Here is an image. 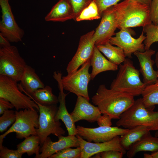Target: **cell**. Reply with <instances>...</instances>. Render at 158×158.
Listing matches in <instances>:
<instances>
[{
	"label": "cell",
	"instance_id": "obj_37",
	"mask_svg": "<svg viewBox=\"0 0 158 158\" xmlns=\"http://www.w3.org/2000/svg\"><path fill=\"white\" fill-rule=\"evenodd\" d=\"M125 154L123 152L116 150H108L97 153L94 158H122Z\"/></svg>",
	"mask_w": 158,
	"mask_h": 158
},
{
	"label": "cell",
	"instance_id": "obj_39",
	"mask_svg": "<svg viewBox=\"0 0 158 158\" xmlns=\"http://www.w3.org/2000/svg\"><path fill=\"white\" fill-rule=\"evenodd\" d=\"M111 119L108 116L103 115L97 121L99 126H111Z\"/></svg>",
	"mask_w": 158,
	"mask_h": 158
},
{
	"label": "cell",
	"instance_id": "obj_40",
	"mask_svg": "<svg viewBox=\"0 0 158 158\" xmlns=\"http://www.w3.org/2000/svg\"><path fill=\"white\" fill-rule=\"evenodd\" d=\"M10 42L6 37L0 33V46L1 48L6 47L11 45Z\"/></svg>",
	"mask_w": 158,
	"mask_h": 158
},
{
	"label": "cell",
	"instance_id": "obj_25",
	"mask_svg": "<svg viewBox=\"0 0 158 158\" xmlns=\"http://www.w3.org/2000/svg\"><path fill=\"white\" fill-rule=\"evenodd\" d=\"M111 63L118 65L123 63L126 59L124 51L121 48L114 46L109 42L104 44L96 45Z\"/></svg>",
	"mask_w": 158,
	"mask_h": 158
},
{
	"label": "cell",
	"instance_id": "obj_12",
	"mask_svg": "<svg viewBox=\"0 0 158 158\" xmlns=\"http://www.w3.org/2000/svg\"><path fill=\"white\" fill-rule=\"evenodd\" d=\"M77 134L89 142L95 143L110 141L115 137L122 136L127 133L128 129L118 126H99L95 128H87L80 126L76 127Z\"/></svg>",
	"mask_w": 158,
	"mask_h": 158
},
{
	"label": "cell",
	"instance_id": "obj_8",
	"mask_svg": "<svg viewBox=\"0 0 158 158\" xmlns=\"http://www.w3.org/2000/svg\"><path fill=\"white\" fill-rule=\"evenodd\" d=\"M39 107V126L36 129L37 135L40 140L41 146L45 140L51 134L58 137L66 133L59 121L55 118L58 108L56 104L44 106L36 103Z\"/></svg>",
	"mask_w": 158,
	"mask_h": 158
},
{
	"label": "cell",
	"instance_id": "obj_15",
	"mask_svg": "<svg viewBox=\"0 0 158 158\" xmlns=\"http://www.w3.org/2000/svg\"><path fill=\"white\" fill-rule=\"evenodd\" d=\"M76 136L81 148L80 158H89L97 153L109 150H118L125 154L127 152L121 145L119 136L108 141L92 143L84 140L78 134Z\"/></svg>",
	"mask_w": 158,
	"mask_h": 158
},
{
	"label": "cell",
	"instance_id": "obj_30",
	"mask_svg": "<svg viewBox=\"0 0 158 158\" xmlns=\"http://www.w3.org/2000/svg\"><path fill=\"white\" fill-rule=\"evenodd\" d=\"M142 30L146 34V38L143 42L145 49L147 50L153 43L158 42V25L150 23L143 27Z\"/></svg>",
	"mask_w": 158,
	"mask_h": 158
},
{
	"label": "cell",
	"instance_id": "obj_34",
	"mask_svg": "<svg viewBox=\"0 0 158 158\" xmlns=\"http://www.w3.org/2000/svg\"><path fill=\"white\" fill-rule=\"evenodd\" d=\"M96 4L101 16L103 12L107 8L115 5L122 0H92Z\"/></svg>",
	"mask_w": 158,
	"mask_h": 158
},
{
	"label": "cell",
	"instance_id": "obj_6",
	"mask_svg": "<svg viewBox=\"0 0 158 158\" xmlns=\"http://www.w3.org/2000/svg\"><path fill=\"white\" fill-rule=\"evenodd\" d=\"M17 83L8 77L0 75V98L9 101L17 111L25 109L39 111L37 104L31 97L22 93Z\"/></svg>",
	"mask_w": 158,
	"mask_h": 158
},
{
	"label": "cell",
	"instance_id": "obj_35",
	"mask_svg": "<svg viewBox=\"0 0 158 158\" xmlns=\"http://www.w3.org/2000/svg\"><path fill=\"white\" fill-rule=\"evenodd\" d=\"M23 154L17 150L9 149L3 146L0 149V158H21Z\"/></svg>",
	"mask_w": 158,
	"mask_h": 158
},
{
	"label": "cell",
	"instance_id": "obj_3",
	"mask_svg": "<svg viewBox=\"0 0 158 158\" xmlns=\"http://www.w3.org/2000/svg\"><path fill=\"white\" fill-rule=\"evenodd\" d=\"M145 106L142 98L137 99L133 105L121 116L116 125L125 128L143 125L151 130H158V111Z\"/></svg>",
	"mask_w": 158,
	"mask_h": 158
},
{
	"label": "cell",
	"instance_id": "obj_10",
	"mask_svg": "<svg viewBox=\"0 0 158 158\" xmlns=\"http://www.w3.org/2000/svg\"><path fill=\"white\" fill-rule=\"evenodd\" d=\"M142 30L141 34L137 38L133 37L135 32L130 28H122L115 34V36L111 37L109 42L113 45L121 48L126 57L132 58V54L137 51L144 52L145 45L143 42L146 38Z\"/></svg>",
	"mask_w": 158,
	"mask_h": 158
},
{
	"label": "cell",
	"instance_id": "obj_41",
	"mask_svg": "<svg viewBox=\"0 0 158 158\" xmlns=\"http://www.w3.org/2000/svg\"><path fill=\"white\" fill-rule=\"evenodd\" d=\"M145 158H158V150L153 152L151 154L145 153L144 155Z\"/></svg>",
	"mask_w": 158,
	"mask_h": 158
},
{
	"label": "cell",
	"instance_id": "obj_33",
	"mask_svg": "<svg viewBox=\"0 0 158 158\" xmlns=\"http://www.w3.org/2000/svg\"><path fill=\"white\" fill-rule=\"evenodd\" d=\"M70 3L74 15V19L79 16L82 11L87 7L92 0H68Z\"/></svg>",
	"mask_w": 158,
	"mask_h": 158
},
{
	"label": "cell",
	"instance_id": "obj_42",
	"mask_svg": "<svg viewBox=\"0 0 158 158\" xmlns=\"http://www.w3.org/2000/svg\"><path fill=\"white\" fill-rule=\"evenodd\" d=\"M141 4L150 6L152 0H133Z\"/></svg>",
	"mask_w": 158,
	"mask_h": 158
},
{
	"label": "cell",
	"instance_id": "obj_2",
	"mask_svg": "<svg viewBox=\"0 0 158 158\" xmlns=\"http://www.w3.org/2000/svg\"><path fill=\"white\" fill-rule=\"evenodd\" d=\"M117 28L142 27L152 23L149 6L133 0H124L113 6Z\"/></svg>",
	"mask_w": 158,
	"mask_h": 158
},
{
	"label": "cell",
	"instance_id": "obj_36",
	"mask_svg": "<svg viewBox=\"0 0 158 158\" xmlns=\"http://www.w3.org/2000/svg\"><path fill=\"white\" fill-rule=\"evenodd\" d=\"M150 19L154 25H158V0H152L149 7Z\"/></svg>",
	"mask_w": 158,
	"mask_h": 158
},
{
	"label": "cell",
	"instance_id": "obj_43",
	"mask_svg": "<svg viewBox=\"0 0 158 158\" xmlns=\"http://www.w3.org/2000/svg\"><path fill=\"white\" fill-rule=\"evenodd\" d=\"M155 63L156 64V66L158 69L157 71L158 73V52L156 54Z\"/></svg>",
	"mask_w": 158,
	"mask_h": 158
},
{
	"label": "cell",
	"instance_id": "obj_32",
	"mask_svg": "<svg viewBox=\"0 0 158 158\" xmlns=\"http://www.w3.org/2000/svg\"><path fill=\"white\" fill-rule=\"evenodd\" d=\"M81 154V148L80 147L75 149L69 147L59 151L48 158H80Z\"/></svg>",
	"mask_w": 158,
	"mask_h": 158
},
{
	"label": "cell",
	"instance_id": "obj_19",
	"mask_svg": "<svg viewBox=\"0 0 158 158\" xmlns=\"http://www.w3.org/2000/svg\"><path fill=\"white\" fill-rule=\"evenodd\" d=\"M155 51L150 49L144 52L137 51L133 53L138 60L139 70L143 77V82L146 85L155 83L158 79V73L153 69L155 61L151 59Z\"/></svg>",
	"mask_w": 158,
	"mask_h": 158
},
{
	"label": "cell",
	"instance_id": "obj_38",
	"mask_svg": "<svg viewBox=\"0 0 158 158\" xmlns=\"http://www.w3.org/2000/svg\"><path fill=\"white\" fill-rule=\"evenodd\" d=\"M14 107L8 101L0 98V114H2L7 110L11 109Z\"/></svg>",
	"mask_w": 158,
	"mask_h": 158
},
{
	"label": "cell",
	"instance_id": "obj_29",
	"mask_svg": "<svg viewBox=\"0 0 158 158\" xmlns=\"http://www.w3.org/2000/svg\"><path fill=\"white\" fill-rule=\"evenodd\" d=\"M101 17L96 4L92 0L88 6L82 11L75 20L78 22L90 20L99 19Z\"/></svg>",
	"mask_w": 158,
	"mask_h": 158
},
{
	"label": "cell",
	"instance_id": "obj_14",
	"mask_svg": "<svg viewBox=\"0 0 158 158\" xmlns=\"http://www.w3.org/2000/svg\"><path fill=\"white\" fill-rule=\"evenodd\" d=\"M102 16L100 23L95 30L93 36L95 45L104 44L109 42L110 38L115 35V31L117 28L113 6L105 10Z\"/></svg>",
	"mask_w": 158,
	"mask_h": 158
},
{
	"label": "cell",
	"instance_id": "obj_22",
	"mask_svg": "<svg viewBox=\"0 0 158 158\" xmlns=\"http://www.w3.org/2000/svg\"><path fill=\"white\" fill-rule=\"evenodd\" d=\"M92 71L90 73L91 80H93L99 73L107 71H116L118 65L106 59L95 45L92 54L90 59Z\"/></svg>",
	"mask_w": 158,
	"mask_h": 158
},
{
	"label": "cell",
	"instance_id": "obj_7",
	"mask_svg": "<svg viewBox=\"0 0 158 158\" xmlns=\"http://www.w3.org/2000/svg\"><path fill=\"white\" fill-rule=\"evenodd\" d=\"M27 64L15 46L0 48V75L20 81Z\"/></svg>",
	"mask_w": 158,
	"mask_h": 158
},
{
	"label": "cell",
	"instance_id": "obj_28",
	"mask_svg": "<svg viewBox=\"0 0 158 158\" xmlns=\"http://www.w3.org/2000/svg\"><path fill=\"white\" fill-rule=\"evenodd\" d=\"M141 95L145 106L154 109L158 105V79L154 83L146 85Z\"/></svg>",
	"mask_w": 158,
	"mask_h": 158
},
{
	"label": "cell",
	"instance_id": "obj_5",
	"mask_svg": "<svg viewBox=\"0 0 158 158\" xmlns=\"http://www.w3.org/2000/svg\"><path fill=\"white\" fill-rule=\"evenodd\" d=\"M16 121L11 126L0 136V149L3 147L4 138L10 133H15L18 139L25 138L32 135H37L36 129L39 126V118L37 110L25 109L15 111Z\"/></svg>",
	"mask_w": 158,
	"mask_h": 158
},
{
	"label": "cell",
	"instance_id": "obj_31",
	"mask_svg": "<svg viewBox=\"0 0 158 158\" xmlns=\"http://www.w3.org/2000/svg\"><path fill=\"white\" fill-rule=\"evenodd\" d=\"M16 121L15 111L8 109L5 111L0 117V132L5 131Z\"/></svg>",
	"mask_w": 158,
	"mask_h": 158
},
{
	"label": "cell",
	"instance_id": "obj_27",
	"mask_svg": "<svg viewBox=\"0 0 158 158\" xmlns=\"http://www.w3.org/2000/svg\"><path fill=\"white\" fill-rule=\"evenodd\" d=\"M40 140L37 135H31L17 145V150L23 154L26 153L29 156L35 154V157L40 154Z\"/></svg>",
	"mask_w": 158,
	"mask_h": 158
},
{
	"label": "cell",
	"instance_id": "obj_44",
	"mask_svg": "<svg viewBox=\"0 0 158 158\" xmlns=\"http://www.w3.org/2000/svg\"><path fill=\"white\" fill-rule=\"evenodd\" d=\"M155 136L158 137V130L156 131L155 133Z\"/></svg>",
	"mask_w": 158,
	"mask_h": 158
},
{
	"label": "cell",
	"instance_id": "obj_16",
	"mask_svg": "<svg viewBox=\"0 0 158 158\" xmlns=\"http://www.w3.org/2000/svg\"><path fill=\"white\" fill-rule=\"evenodd\" d=\"M53 77L58 83L59 91L58 97L59 105L55 117L57 121L61 120L64 124L68 131V135H76L77 131L71 114L68 111L66 105L65 98L68 94L65 93L62 84L61 78L62 74L61 72L55 71Z\"/></svg>",
	"mask_w": 158,
	"mask_h": 158
},
{
	"label": "cell",
	"instance_id": "obj_11",
	"mask_svg": "<svg viewBox=\"0 0 158 158\" xmlns=\"http://www.w3.org/2000/svg\"><path fill=\"white\" fill-rule=\"evenodd\" d=\"M9 0H0L1 12L0 33L10 42H17L22 41L25 32L15 20Z\"/></svg>",
	"mask_w": 158,
	"mask_h": 158
},
{
	"label": "cell",
	"instance_id": "obj_1",
	"mask_svg": "<svg viewBox=\"0 0 158 158\" xmlns=\"http://www.w3.org/2000/svg\"><path fill=\"white\" fill-rule=\"evenodd\" d=\"M92 101L97 105L102 114L111 119H119L121 115L134 103V97L100 85Z\"/></svg>",
	"mask_w": 158,
	"mask_h": 158
},
{
	"label": "cell",
	"instance_id": "obj_21",
	"mask_svg": "<svg viewBox=\"0 0 158 158\" xmlns=\"http://www.w3.org/2000/svg\"><path fill=\"white\" fill-rule=\"evenodd\" d=\"M46 21L63 22L74 19L72 7L68 0H59L44 18Z\"/></svg>",
	"mask_w": 158,
	"mask_h": 158
},
{
	"label": "cell",
	"instance_id": "obj_20",
	"mask_svg": "<svg viewBox=\"0 0 158 158\" xmlns=\"http://www.w3.org/2000/svg\"><path fill=\"white\" fill-rule=\"evenodd\" d=\"M18 85L19 89L30 97L36 90L45 87V85L36 74L35 70L27 65Z\"/></svg>",
	"mask_w": 158,
	"mask_h": 158
},
{
	"label": "cell",
	"instance_id": "obj_4",
	"mask_svg": "<svg viewBox=\"0 0 158 158\" xmlns=\"http://www.w3.org/2000/svg\"><path fill=\"white\" fill-rule=\"evenodd\" d=\"M139 70L134 66L129 58L119 65L116 77L111 83L110 88L133 97L141 95L146 85L141 80Z\"/></svg>",
	"mask_w": 158,
	"mask_h": 158
},
{
	"label": "cell",
	"instance_id": "obj_26",
	"mask_svg": "<svg viewBox=\"0 0 158 158\" xmlns=\"http://www.w3.org/2000/svg\"><path fill=\"white\" fill-rule=\"evenodd\" d=\"M30 97L36 103L44 106L59 103L58 97L53 94L52 88L48 85L36 90L31 95Z\"/></svg>",
	"mask_w": 158,
	"mask_h": 158
},
{
	"label": "cell",
	"instance_id": "obj_18",
	"mask_svg": "<svg viewBox=\"0 0 158 158\" xmlns=\"http://www.w3.org/2000/svg\"><path fill=\"white\" fill-rule=\"evenodd\" d=\"M74 123L85 120L90 123L97 121L102 114L98 107L93 105L89 100L81 96H78L73 111L70 114Z\"/></svg>",
	"mask_w": 158,
	"mask_h": 158
},
{
	"label": "cell",
	"instance_id": "obj_23",
	"mask_svg": "<svg viewBox=\"0 0 158 158\" xmlns=\"http://www.w3.org/2000/svg\"><path fill=\"white\" fill-rule=\"evenodd\" d=\"M157 150L158 137L153 136L150 132L130 146L127 150L126 155L128 158H132L140 152H153Z\"/></svg>",
	"mask_w": 158,
	"mask_h": 158
},
{
	"label": "cell",
	"instance_id": "obj_17",
	"mask_svg": "<svg viewBox=\"0 0 158 158\" xmlns=\"http://www.w3.org/2000/svg\"><path fill=\"white\" fill-rule=\"evenodd\" d=\"M57 141H52L48 136L40 147V153L35 158H47L52 155L65 148L69 147H78L79 145L76 135H63L58 137Z\"/></svg>",
	"mask_w": 158,
	"mask_h": 158
},
{
	"label": "cell",
	"instance_id": "obj_9",
	"mask_svg": "<svg viewBox=\"0 0 158 158\" xmlns=\"http://www.w3.org/2000/svg\"><path fill=\"white\" fill-rule=\"evenodd\" d=\"M90 63V59L75 71L62 76L61 78L64 90L74 93L77 96L83 97L89 101L88 85L91 80V74L89 72Z\"/></svg>",
	"mask_w": 158,
	"mask_h": 158
},
{
	"label": "cell",
	"instance_id": "obj_13",
	"mask_svg": "<svg viewBox=\"0 0 158 158\" xmlns=\"http://www.w3.org/2000/svg\"><path fill=\"white\" fill-rule=\"evenodd\" d=\"M94 32L92 30L81 36L77 51L66 67L67 74L75 71L90 59L95 45L93 39Z\"/></svg>",
	"mask_w": 158,
	"mask_h": 158
},
{
	"label": "cell",
	"instance_id": "obj_24",
	"mask_svg": "<svg viewBox=\"0 0 158 158\" xmlns=\"http://www.w3.org/2000/svg\"><path fill=\"white\" fill-rule=\"evenodd\" d=\"M151 130L150 127L143 125L138 126L128 129L127 133L120 137L121 145L128 150L132 144Z\"/></svg>",
	"mask_w": 158,
	"mask_h": 158
}]
</instances>
